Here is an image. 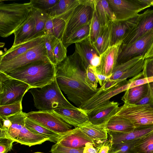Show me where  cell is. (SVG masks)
Instances as JSON below:
<instances>
[{
	"mask_svg": "<svg viewBox=\"0 0 153 153\" xmlns=\"http://www.w3.org/2000/svg\"><path fill=\"white\" fill-rule=\"evenodd\" d=\"M133 151L134 153H153V131L138 139Z\"/></svg>",
	"mask_w": 153,
	"mask_h": 153,
	"instance_id": "obj_34",
	"label": "cell"
},
{
	"mask_svg": "<svg viewBox=\"0 0 153 153\" xmlns=\"http://www.w3.org/2000/svg\"><path fill=\"white\" fill-rule=\"evenodd\" d=\"M75 49L79 56L82 68L86 71L88 67L91 65L93 58L99 55L91 45L89 37L75 43Z\"/></svg>",
	"mask_w": 153,
	"mask_h": 153,
	"instance_id": "obj_22",
	"label": "cell"
},
{
	"mask_svg": "<svg viewBox=\"0 0 153 153\" xmlns=\"http://www.w3.org/2000/svg\"><path fill=\"white\" fill-rule=\"evenodd\" d=\"M66 24V22L62 19L49 16L45 24V35H52L62 41Z\"/></svg>",
	"mask_w": 153,
	"mask_h": 153,
	"instance_id": "obj_32",
	"label": "cell"
},
{
	"mask_svg": "<svg viewBox=\"0 0 153 153\" xmlns=\"http://www.w3.org/2000/svg\"><path fill=\"white\" fill-rule=\"evenodd\" d=\"M31 12L36 20L35 26L33 31L25 42L45 36V25L49 16L45 12L33 7Z\"/></svg>",
	"mask_w": 153,
	"mask_h": 153,
	"instance_id": "obj_28",
	"label": "cell"
},
{
	"mask_svg": "<svg viewBox=\"0 0 153 153\" xmlns=\"http://www.w3.org/2000/svg\"><path fill=\"white\" fill-rule=\"evenodd\" d=\"M92 143H87L84 148L83 153H98L97 148Z\"/></svg>",
	"mask_w": 153,
	"mask_h": 153,
	"instance_id": "obj_48",
	"label": "cell"
},
{
	"mask_svg": "<svg viewBox=\"0 0 153 153\" xmlns=\"http://www.w3.org/2000/svg\"><path fill=\"white\" fill-rule=\"evenodd\" d=\"M116 18V21L127 20L137 16L145 8L137 0H107Z\"/></svg>",
	"mask_w": 153,
	"mask_h": 153,
	"instance_id": "obj_14",
	"label": "cell"
},
{
	"mask_svg": "<svg viewBox=\"0 0 153 153\" xmlns=\"http://www.w3.org/2000/svg\"><path fill=\"white\" fill-rule=\"evenodd\" d=\"M34 106L39 111H51L74 106L66 99L57 83L56 77L51 82L41 88L30 89Z\"/></svg>",
	"mask_w": 153,
	"mask_h": 153,
	"instance_id": "obj_5",
	"label": "cell"
},
{
	"mask_svg": "<svg viewBox=\"0 0 153 153\" xmlns=\"http://www.w3.org/2000/svg\"><path fill=\"white\" fill-rule=\"evenodd\" d=\"M25 113L0 117V138L11 139L14 142L30 147L48 141V138L30 131L26 127Z\"/></svg>",
	"mask_w": 153,
	"mask_h": 153,
	"instance_id": "obj_3",
	"label": "cell"
},
{
	"mask_svg": "<svg viewBox=\"0 0 153 153\" xmlns=\"http://www.w3.org/2000/svg\"><path fill=\"white\" fill-rule=\"evenodd\" d=\"M43 38L48 59L50 62L54 65L53 51L60 40L53 36L50 35H46L43 36Z\"/></svg>",
	"mask_w": 153,
	"mask_h": 153,
	"instance_id": "obj_39",
	"label": "cell"
},
{
	"mask_svg": "<svg viewBox=\"0 0 153 153\" xmlns=\"http://www.w3.org/2000/svg\"><path fill=\"white\" fill-rule=\"evenodd\" d=\"M61 145L69 148L83 149L87 143L95 141L85 134L79 127L65 132L57 143Z\"/></svg>",
	"mask_w": 153,
	"mask_h": 153,
	"instance_id": "obj_18",
	"label": "cell"
},
{
	"mask_svg": "<svg viewBox=\"0 0 153 153\" xmlns=\"http://www.w3.org/2000/svg\"><path fill=\"white\" fill-rule=\"evenodd\" d=\"M112 143L108 134V139L103 143L96 147L98 153H108Z\"/></svg>",
	"mask_w": 153,
	"mask_h": 153,
	"instance_id": "obj_46",
	"label": "cell"
},
{
	"mask_svg": "<svg viewBox=\"0 0 153 153\" xmlns=\"http://www.w3.org/2000/svg\"><path fill=\"white\" fill-rule=\"evenodd\" d=\"M153 58V42L145 56V59Z\"/></svg>",
	"mask_w": 153,
	"mask_h": 153,
	"instance_id": "obj_52",
	"label": "cell"
},
{
	"mask_svg": "<svg viewBox=\"0 0 153 153\" xmlns=\"http://www.w3.org/2000/svg\"><path fill=\"white\" fill-rule=\"evenodd\" d=\"M84 149H74L63 146L56 143L51 148V153H83Z\"/></svg>",
	"mask_w": 153,
	"mask_h": 153,
	"instance_id": "obj_43",
	"label": "cell"
},
{
	"mask_svg": "<svg viewBox=\"0 0 153 153\" xmlns=\"http://www.w3.org/2000/svg\"><path fill=\"white\" fill-rule=\"evenodd\" d=\"M33 153H42V152H34Z\"/></svg>",
	"mask_w": 153,
	"mask_h": 153,
	"instance_id": "obj_54",
	"label": "cell"
},
{
	"mask_svg": "<svg viewBox=\"0 0 153 153\" xmlns=\"http://www.w3.org/2000/svg\"><path fill=\"white\" fill-rule=\"evenodd\" d=\"M112 30L111 22L107 26L101 27L96 42L92 45L99 56L111 46Z\"/></svg>",
	"mask_w": 153,
	"mask_h": 153,
	"instance_id": "obj_26",
	"label": "cell"
},
{
	"mask_svg": "<svg viewBox=\"0 0 153 153\" xmlns=\"http://www.w3.org/2000/svg\"><path fill=\"white\" fill-rule=\"evenodd\" d=\"M145 9L153 6V0H137Z\"/></svg>",
	"mask_w": 153,
	"mask_h": 153,
	"instance_id": "obj_49",
	"label": "cell"
},
{
	"mask_svg": "<svg viewBox=\"0 0 153 153\" xmlns=\"http://www.w3.org/2000/svg\"><path fill=\"white\" fill-rule=\"evenodd\" d=\"M122 40L111 45L107 50L100 56V62L97 66L94 67L96 74H102L110 77L117 65L118 58Z\"/></svg>",
	"mask_w": 153,
	"mask_h": 153,
	"instance_id": "obj_16",
	"label": "cell"
},
{
	"mask_svg": "<svg viewBox=\"0 0 153 153\" xmlns=\"http://www.w3.org/2000/svg\"><path fill=\"white\" fill-rule=\"evenodd\" d=\"M119 105L117 102L109 101L88 113V121L94 125L105 128L110 119L119 111Z\"/></svg>",
	"mask_w": 153,
	"mask_h": 153,
	"instance_id": "obj_17",
	"label": "cell"
},
{
	"mask_svg": "<svg viewBox=\"0 0 153 153\" xmlns=\"http://www.w3.org/2000/svg\"><path fill=\"white\" fill-rule=\"evenodd\" d=\"M135 128L128 119L115 114L109 120L105 128L109 131L128 132Z\"/></svg>",
	"mask_w": 153,
	"mask_h": 153,
	"instance_id": "obj_33",
	"label": "cell"
},
{
	"mask_svg": "<svg viewBox=\"0 0 153 153\" xmlns=\"http://www.w3.org/2000/svg\"><path fill=\"white\" fill-rule=\"evenodd\" d=\"M95 7L80 4L76 8L66 23L62 40L63 43L77 30L90 24Z\"/></svg>",
	"mask_w": 153,
	"mask_h": 153,
	"instance_id": "obj_12",
	"label": "cell"
},
{
	"mask_svg": "<svg viewBox=\"0 0 153 153\" xmlns=\"http://www.w3.org/2000/svg\"><path fill=\"white\" fill-rule=\"evenodd\" d=\"M130 83L129 79L119 82L105 90L100 88L91 98L83 103L78 108L87 114L110 101L112 97L129 89Z\"/></svg>",
	"mask_w": 153,
	"mask_h": 153,
	"instance_id": "obj_8",
	"label": "cell"
},
{
	"mask_svg": "<svg viewBox=\"0 0 153 153\" xmlns=\"http://www.w3.org/2000/svg\"><path fill=\"white\" fill-rule=\"evenodd\" d=\"M35 24V18L31 11L26 20L14 33V41L12 47L16 46L25 42L33 31Z\"/></svg>",
	"mask_w": 153,
	"mask_h": 153,
	"instance_id": "obj_24",
	"label": "cell"
},
{
	"mask_svg": "<svg viewBox=\"0 0 153 153\" xmlns=\"http://www.w3.org/2000/svg\"><path fill=\"white\" fill-rule=\"evenodd\" d=\"M59 0H31L30 2L33 8L43 11L53 7Z\"/></svg>",
	"mask_w": 153,
	"mask_h": 153,
	"instance_id": "obj_42",
	"label": "cell"
},
{
	"mask_svg": "<svg viewBox=\"0 0 153 153\" xmlns=\"http://www.w3.org/2000/svg\"><path fill=\"white\" fill-rule=\"evenodd\" d=\"M25 125L26 128L31 132L45 137L48 138V141L55 143L58 142L63 134L54 132L27 117L25 120Z\"/></svg>",
	"mask_w": 153,
	"mask_h": 153,
	"instance_id": "obj_30",
	"label": "cell"
},
{
	"mask_svg": "<svg viewBox=\"0 0 153 153\" xmlns=\"http://www.w3.org/2000/svg\"><path fill=\"white\" fill-rule=\"evenodd\" d=\"M148 85L150 94L153 97V82L148 83Z\"/></svg>",
	"mask_w": 153,
	"mask_h": 153,
	"instance_id": "obj_53",
	"label": "cell"
},
{
	"mask_svg": "<svg viewBox=\"0 0 153 153\" xmlns=\"http://www.w3.org/2000/svg\"><path fill=\"white\" fill-rule=\"evenodd\" d=\"M39 60L49 61L43 39L40 43L16 58L0 62V72L10 71Z\"/></svg>",
	"mask_w": 153,
	"mask_h": 153,
	"instance_id": "obj_9",
	"label": "cell"
},
{
	"mask_svg": "<svg viewBox=\"0 0 153 153\" xmlns=\"http://www.w3.org/2000/svg\"><path fill=\"white\" fill-rule=\"evenodd\" d=\"M136 105H148L153 107V97L151 95L149 90L147 95L137 102Z\"/></svg>",
	"mask_w": 153,
	"mask_h": 153,
	"instance_id": "obj_47",
	"label": "cell"
},
{
	"mask_svg": "<svg viewBox=\"0 0 153 153\" xmlns=\"http://www.w3.org/2000/svg\"><path fill=\"white\" fill-rule=\"evenodd\" d=\"M14 141L12 139L0 138V153H7L12 149Z\"/></svg>",
	"mask_w": 153,
	"mask_h": 153,
	"instance_id": "obj_45",
	"label": "cell"
},
{
	"mask_svg": "<svg viewBox=\"0 0 153 153\" xmlns=\"http://www.w3.org/2000/svg\"><path fill=\"white\" fill-rule=\"evenodd\" d=\"M138 139L124 143L113 144L108 153H134L133 149Z\"/></svg>",
	"mask_w": 153,
	"mask_h": 153,
	"instance_id": "obj_38",
	"label": "cell"
},
{
	"mask_svg": "<svg viewBox=\"0 0 153 153\" xmlns=\"http://www.w3.org/2000/svg\"><path fill=\"white\" fill-rule=\"evenodd\" d=\"M85 79L88 86L92 90L97 91L98 82L96 76L94 67L90 65L87 68L85 74Z\"/></svg>",
	"mask_w": 153,
	"mask_h": 153,
	"instance_id": "obj_40",
	"label": "cell"
},
{
	"mask_svg": "<svg viewBox=\"0 0 153 153\" xmlns=\"http://www.w3.org/2000/svg\"><path fill=\"white\" fill-rule=\"evenodd\" d=\"M33 88H41L56 78V66L49 60L33 62L17 69L3 72Z\"/></svg>",
	"mask_w": 153,
	"mask_h": 153,
	"instance_id": "obj_2",
	"label": "cell"
},
{
	"mask_svg": "<svg viewBox=\"0 0 153 153\" xmlns=\"http://www.w3.org/2000/svg\"><path fill=\"white\" fill-rule=\"evenodd\" d=\"M22 102L0 106V117H8L22 112Z\"/></svg>",
	"mask_w": 153,
	"mask_h": 153,
	"instance_id": "obj_37",
	"label": "cell"
},
{
	"mask_svg": "<svg viewBox=\"0 0 153 153\" xmlns=\"http://www.w3.org/2000/svg\"><path fill=\"white\" fill-rule=\"evenodd\" d=\"M153 42V30L141 36L131 45H121L117 65L137 56H145Z\"/></svg>",
	"mask_w": 153,
	"mask_h": 153,
	"instance_id": "obj_11",
	"label": "cell"
},
{
	"mask_svg": "<svg viewBox=\"0 0 153 153\" xmlns=\"http://www.w3.org/2000/svg\"><path fill=\"white\" fill-rule=\"evenodd\" d=\"M100 62V58L98 55H96L92 59L91 65L96 67L98 65Z\"/></svg>",
	"mask_w": 153,
	"mask_h": 153,
	"instance_id": "obj_51",
	"label": "cell"
},
{
	"mask_svg": "<svg viewBox=\"0 0 153 153\" xmlns=\"http://www.w3.org/2000/svg\"><path fill=\"white\" fill-rule=\"evenodd\" d=\"M78 127L95 142L105 140L108 138V133L105 128L94 125L88 120Z\"/></svg>",
	"mask_w": 153,
	"mask_h": 153,
	"instance_id": "obj_29",
	"label": "cell"
},
{
	"mask_svg": "<svg viewBox=\"0 0 153 153\" xmlns=\"http://www.w3.org/2000/svg\"><path fill=\"white\" fill-rule=\"evenodd\" d=\"M43 37L33 39L16 46L11 47L1 54L0 62L10 61L34 47L43 41Z\"/></svg>",
	"mask_w": 153,
	"mask_h": 153,
	"instance_id": "obj_23",
	"label": "cell"
},
{
	"mask_svg": "<svg viewBox=\"0 0 153 153\" xmlns=\"http://www.w3.org/2000/svg\"><path fill=\"white\" fill-rule=\"evenodd\" d=\"M95 74L97 77L98 82L99 83L101 86L102 85L105 81L108 78H109V77H107L104 75L96 74V73Z\"/></svg>",
	"mask_w": 153,
	"mask_h": 153,
	"instance_id": "obj_50",
	"label": "cell"
},
{
	"mask_svg": "<svg viewBox=\"0 0 153 153\" xmlns=\"http://www.w3.org/2000/svg\"><path fill=\"white\" fill-rule=\"evenodd\" d=\"M138 16L126 21L112 22L111 45L122 40L127 32L136 24Z\"/></svg>",
	"mask_w": 153,
	"mask_h": 153,
	"instance_id": "obj_25",
	"label": "cell"
},
{
	"mask_svg": "<svg viewBox=\"0 0 153 153\" xmlns=\"http://www.w3.org/2000/svg\"><path fill=\"white\" fill-rule=\"evenodd\" d=\"M129 120L135 128L153 126V107L124 103L116 114Z\"/></svg>",
	"mask_w": 153,
	"mask_h": 153,
	"instance_id": "obj_7",
	"label": "cell"
},
{
	"mask_svg": "<svg viewBox=\"0 0 153 153\" xmlns=\"http://www.w3.org/2000/svg\"><path fill=\"white\" fill-rule=\"evenodd\" d=\"M89 26L90 34L89 38L92 45L96 42L101 28L100 22L97 17L95 7L94 9L92 17L89 24Z\"/></svg>",
	"mask_w": 153,
	"mask_h": 153,
	"instance_id": "obj_36",
	"label": "cell"
},
{
	"mask_svg": "<svg viewBox=\"0 0 153 153\" xmlns=\"http://www.w3.org/2000/svg\"><path fill=\"white\" fill-rule=\"evenodd\" d=\"M143 71L145 78L153 77V58L145 59Z\"/></svg>",
	"mask_w": 153,
	"mask_h": 153,
	"instance_id": "obj_44",
	"label": "cell"
},
{
	"mask_svg": "<svg viewBox=\"0 0 153 153\" xmlns=\"http://www.w3.org/2000/svg\"><path fill=\"white\" fill-rule=\"evenodd\" d=\"M26 117L49 130L63 134L71 130V126L53 111H31L25 113Z\"/></svg>",
	"mask_w": 153,
	"mask_h": 153,
	"instance_id": "obj_10",
	"label": "cell"
},
{
	"mask_svg": "<svg viewBox=\"0 0 153 153\" xmlns=\"http://www.w3.org/2000/svg\"><path fill=\"white\" fill-rule=\"evenodd\" d=\"M53 111L66 123L74 126L78 127L88 120V116L85 112L74 106Z\"/></svg>",
	"mask_w": 153,
	"mask_h": 153,
	"instance_id": "obj_19",
	"label": "cell"
},
{
	"mask_svg": "<svg viewBox=\"0 0 153 153\" xmlns=\"http://www.w3.org/2000/svg\"><path fill=\"white\" fill-rule=\"evenodd\" d=\"M149 91L148 83L130 88L126 91L121 100L125 103L135 104L146 96Z\"/></svg>",
	"mask_w": 153,
	"mask_h": 153,
	"instance_id": "obj_31",
	"label": "cell"
},
{
	"mask_svg": "<svg viewBox=\"0 0 153 153\" xmlns=\"http://www.w3.org/2000/svg\"><path fill=\"white\" fill-rule=\"evenodd\" d=\"M153 131V126L135 128L128 132H118L109 131H108V136L113 144L136 140Z\"/></svg>",
	"mask_w": 153,
	"mask_h": 153,
	"instance_id": "obj_21",
	"label": "cell"
},
{
	"mask_svg": "<svg viewBox=\"0 0 153 153\" xmlns=\"http://www.w3.org/2000/svg\"><path fill=\"white\" fill-rule=\"evenodd\" d=\"M95 8L101 27L107 26L110 22L116 21L115 15L107 0H96Z\"/></svg>",
	"mask_w": 153,
	"mask_h": 153,
	"instance_id": "obj_27",
	"label": "cell"
},
{
	"mask_svg": "<svg viewBox=\"0 0 153 153\" xmlns=\"http://www.w3.org/2000/svg\"><path fill=\"white\" fill-rule=\"evenodd\" d=\"M80 4V0H59L52 8L44 12L50 17L61 19L66 23Z\"/></svg>",
	"mask_w": 153,
	"mask_h": 153,
	"instance_id": "obj_20",
	"label": "cell"
},
{
	"mask_svg": "<svg viewBox=\"0 0 153 153\" xmlns=\"http://www.w3.org/2000/svg\"><path fill=\"white\" fill-rule=\"evenodd\" d=\"M89 34V24L87 25L74 33L63 42V44L67 48L72 44L80 42L88 38Z\"/></svg>",
	"mask_w": 153,
	"mask_h": 153,
	"instance_id": "obj_35",
	"label": "cell"
},
{
	"mask_svg": "<svg viewBox=\"0 0 153 153\" xmlns=\"http://www.w3.org/2000/svg\"><path fill=\"white\" fill-rule=\"evenodd\" d=\"M33 8L30 2L4 4L0 1V36L7 37L24 22Z\"/></svg>",
	"mask_w": 153,
	"mask_h": 153,
	"instance_id": "obj_4",
	"label": "cell"
},
{
	"mask_svg": "<svg viewBox=\"0 0 153 153\" xmlns=\"http://www.w3.org/2000/svg\"><path fill=\"white\" fill-rule=\"evenodd\" d=\"M0 106L22 101L30 86L20 80L0 72Z\"/></svg>",
	"mask_w": 153,
	"mask_h": 153,
	"instance_id": "obj_6",
	"label": "cell"
},
{
	"mask_svg": "<svg viewBox=\"0 0 153 153\" xmlns=\"http://www.w3.org/2000/svg\"><path fill=\"white\" fill-rule=\"evenodd\" d=\"M67 48L62 41L59 40L53 51L54 65L56 66L62 61L67 56Z\"/></svg>",
	"mask_w": 153,
	"mask_h": 153,
	"instance_id": "obj_41",
	"label": "cell"
},
{
	"mask_svg": "<svg viewBox=\"0 0 153 153\" xmlns=\"http://www.w3.org/2000/svg\"><path fill=\"white\" fill-rule=\"evenodd\" d=\"M76 51L56 66V79L60 89L79 108L97 92L92 90L85 79V72Z\"/></svg>",
	"mask_w": 153,
	"mask_h": 153,
	"instance_id": "obj_1",
	"label": "cell"
},
{
	"mask_svg": "<svg viewBox=\"0 0 153 153\" xmlns=\"http://www.w3.org/2000/svg\"><path fill=\"white\" fill-rule=\"evenodd\" d=\"M144 57L143 56H137L117 65L109 79L119 82L137 75L143 70L145 59Z\"/></svg>",
	"mask_w": 153,
	"mask_h": 153,
	"instance_id": "obj_15",
	"label": "cell"
},
{
	"mask_svg": "<svg viewBox=\"0 0 153 153\" xmlns=\"http://www.w3.org/2000/svg\"><path fill=\"white\" fill-rule=\"evenodd\" d=\"M153 30V9L139 14L136 24L123 39L122 46L128 45L147 33Z\"/></svg>",
	"mask_w": 153,
	"mask_h": 153,
	"instance_id": "obj_13",
	"label": "cell"
}]
</instances>
